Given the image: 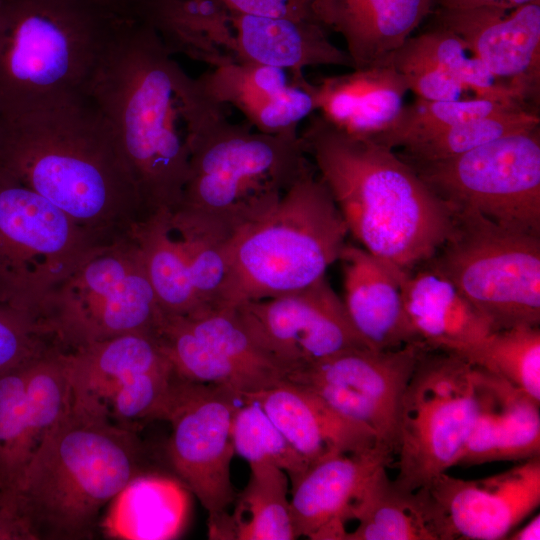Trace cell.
<instances>
[{
	"label": "cell",
	"instance_id": "obj_1",
	"mask_svg": "<svg viewBox=\"0 0 540 540\" xmlns=\"http://www.w3.org/2000/svg\"><path fill=\"white\" fill-rule=\"evenodd\" d=\"M87 95L111 130L146 218L174 212L187 177L192 136L220 104L139 17L115 20Z\"/></svg>",
	"mask_w": 540,
	"mask_h": 540
},
{
	"label": "cell",
	"instance_id": "obj_2",
	"mask_svg": "<svg viewBox=\"0 0 540 540\" xmlns=\"http://www.w3.org/2000/svg\"><path fill=\"white\" fill-rule=\"evenodd\" d=\"M0 168L110 244L146 218L111 130L88 95L0 117Z\"/></svg>",
	"mask_w": 540,
	"mask_h": 540
},
{
	"label": "cell",
	"instance_id": "obj_3",
	"mask_svg": "<svg viewBox=\"0 0 540 540\" xmlns=\"http://www.w3.org/2000/svg\"><path fill=\"white\" fill-rule=\"evenodd\" d=\"M299 137L349 233L372 255L409 273L449 236L454 211L394 149L349 134L319 113Z\"/></svg>",
	"mask_w": 540,
	"mask_h": 540
},
{
	"label": "cell",
	"instance_id": "obj_4",
	"mask_svg": "<svg viewBox=\"0 0 540 540\" xmlns=\"http://www.w3.org/2000/svg\"><path fill=\"white\" fill-rule=\"evenodd\" d=\"M146 458L133 428L72 397L7 490L32 540L92 539L103 509L147 475Z\"/></svg>",
	"mask_w": 540,
	"mask_h": 540
},
{
	"label": "cell",
	"instance_id": "obj_5",
	"mask_svg": "<svg viewBox=\"0 0 540 540\" xmlns=\"http://www.w3.org/2000/svg\"><path fill=\"white\" fill-rule=\"evenodd\" d=\"M212 110L194 132L174 226L220 245L269 213L313 166L298 131L271 135Z\"/></svg>",
	"mask_w": 540,
	"mask_h": 540
},
{
	"label": "cell",
	"instance_id": "obj_6",
	"mask_svg": "<svg viewBox=\"0 0 540 540\" xmlns=\"http://www.w3.org/2000/svg\"><path fill=\"white\" fill-rule=\"evenodd\" d=\"M119 17L88 0H3L0 117L87 95Z\"/></svg>",
	"mask_w": 540,
	"mask_h": 540
},
{
	"label": "cell",
	"instance_id": "obj_7",
	"mask_svg": "<svg viewBox=\"0 0 540 540\" xmlns=\"http://www.w3.org/2000/svg\"><path fill=\"white\" fill-rule=\"evenodd\" d=\"M348 233L313 165L269 213L224 243L226 275L213 309L233 310L311 285L339 260Z\"/></svg>",
	"mask_w": 540,
	"mask_h": 540
},
{
	"label": "cell",
	"instance_id": "obj_8",
	"mask_svg": "<svg viewBox=\"0 0 540 540\" xmlns=\"http://www.w3.org/2000/svg\"><path fill=\"white\" fill-rule=\"evenodd\" d=\"M449 236L423 265L449 280L493 330L540 324V237L457 209Z\"/></svg>",
	"mask_w": 540,
	"mask_h": 540
},
{
	"label": "cell",
	"instance_id": "obj_9",
	"mask_svg": "<svg viewBox=\"0 0 540 540\" xmlns=\"http://www.w3.org/2000/svg\"><path fill=\"white\" fill-rule=\"evenodd\" d=\"M162 312L130 235L89 256L42 303L35 322L65 351L121 335H154Z\"/></svg>",
	"mask_w": 540,
	"mask_h": 540
},
{
	"label": "cell",
	"instance_id": "obj_10",
	"mask_svg": "<svg viewBox=\"0 0 540 540\" xmlns=\"http://www.w3.org/2000/svg\"><path fill=\"white\" fill-rule=\"evenodd\" d=\"M106 245L0 168L1 305L35 321L45 299Z\"/></svg>",
	"mask_w": 540,
	"mask_h": 540
},
{
	"label": "cell",
	"instance_id": "obj_11",
	"mask_svg": "<svg viewBox=\"0 0 540 540\" xmlns=\"http://www.w3.org/2000/svg\"><path fill=\"white\" fill-rule=\"evenodd\" d=\"M476 412L474 365L426 350L404 391L397 430V476L408 491L428 489L456 466Z\"/></svg>",
	"mask_w": 540,
	"mask_h": 540
},
{
	"label": "cell",
	"instance_id": "obj_12",
	"mask_svg": "<svg viewBox=\"0 0 540 540\" xmlns=\"http://www.w3.org/2000/svg\"><path fill=\"white\" fill-rule=\"evenodd\" d=\"M408 164L452 210L540 237V126L454 157Z\"/></svg>",
	"mask_w": 540,
	"mask_h": 540
},
{
	"label": "cell",
	"instance_id": "obj_13",
	"mask_svg": "<svg viewBox=\"0 0 540 540\" xmlns=\"http://www.w3.org/2000/svg\"><path fill=\"white\" fill-rule=\"evenodd\" d=\"M242 400L228 387L181 377L165 417L168 461L207 511L208 524L228 512L237 495L230 473L232 424Z\"/></svg>",
	"mask_w": 540,
	"mask_h": 540
},
{
	"label": "cell",
	"instance_id": "obj_14",
	"mask_svg": "<svg viewBox=\"0 0 540 540\" xmlns=\"http://www.w3.org/2000/svg\"><path fill=\"white\" fill-rule=\"evenodd\" d=\"M426 350L421 343L390 350L352 349L305 365L287 381L310 388L345 416L369 427L378 444L395 452L402 397Z\"/></svg>",
	"mask_w": 540,
	"mask_h": 540
},
{
	"label": "cell",
	"instance_id": "obj_15",
	"mask_svg": "<svg viewBox=\"0 0 540 540\" xmlns=\"http://www.w3.org/2000/svg\"><path fill=\"white\" fill-rule=\"evenodd\" d=\"M233 310L287 378L310 363L344 351L370 348L325 276L297 291L248 301Z\"/></svg>",
	"mask_w": 540,
	"mask_h": 540
},
{
	"label": "cell",
	"instance_id": "obj_16",
	"mask_svg": "<svg viewBox=\"0 0 540 540\" xmlns=\"http://www.w3.org/2000/svg\"><path fill=\"white\" fill-rule=\"evenodd\" d=\"M434 23L458 35L528 109L540 106V0L516 7H438Z\"/></svg>",
	"mask_w": 540,
	"mask_h": 540
},
{
	"label": "cell",
	"instance_id": "obj_17",
	"mask_svg": "<svg viewBox=\"0 0 540 540\" xmlns=\"http://www.w3.org/2000/svg\"><path fill=\"white\" fill-rule=\"evenodd\" d=\"M428 491L446 540L506 539L540 505V456L477 480L445 472Z\"/></svg>",
	"mask_w": 540,
	"mask_h": 540
},
{
	"label": "cell",
	"instance_id": "obj_18",
	"mask_svg": "<svg viewBox=\"0 0 540 540\" xmlns=\"http://www.w3.org/2000/svg\"><path fill=\"white\" fill-rule=\"evenodd\" d=\"M67 363L73 397L103 412L112 402L166 387L177 374L155 337L141 332L67 351Z\"/></svg>",
	"mask_w": 540,
	"mask_h": 540
},
{
	"label": "cell",
	"instance_id": "obj_19",
	"mask_svg": "<svg viewBox=\"0 0 540 540\" xmlns=\"http://www.w3.org/2000/svg\"><path fill=\"white\" fill-rule=\"evenodd\" d=\"M392 453L377 444L311 464L291 485L290 514L296 539L340 540L352 504L373 475L388 467Z\"/></svg>",
	"mask_w": 540,
	"mask_h": 540
},
{
	"label": "cell",
	"instance_id": "obj_20",
	"mask_svg": "<svg viewBox=\"0 0 540 540\" xmlns=\"http://www.w3.org/2000/svg\"><path fill=\"white\" fill-rule=\"evenodd\" d=\"M474 379L475 417L456 466L540 456V402L477 366Z\"/></svg>",
	"mask_w": 540,
	"mask_h": 540
},
{
	"label": "cell",
	"instance_id": "obj_21",
	"mask_svg": "<svg viewBox=\"0 0 540 540\" xmlns=\"http://www.w3.org/2000/svg\"><path fill=\"white\" fill-rule=\"evenodd\" d=\"M257 404L309 466L324 458L360 452L378 444L375 433L291 381L242 396Z\"/></svg>",
	"mask_w": 540,
	"mask_h": 540
},
{
	"label": "cell",
	"instance_id": "obj_22",
	"mask_svg": "<svg viewBox=\"0 0 540 540\" xmlns=\"http://www.w3.org/2000/svg\"><path fill=\"white\" fill-rule=\"evenodd\" d=\"M197 80L214 102L234 106L262 133L298 131L299 123L316 111L309 88L292 83L280 68L235 61L210 68Z\"/></svg>",
	"mask_w": 540,
	"mask_h": 540
},
{
	"label": "cell",
	"instance_id": "obj_23",
	"mask_svg": "<svg viewBox=\"0 0 540 540\" xmlns=\"http://www.w3.org/2000/svg\"><path fill=\"white\" fill-rule=\"evenodd\" d=\"M339 261L344 273L343 303L353 326L370 348L390 350L423 344L405 308L401 289L404 272L364 248L348 244Z\"/></svg>",
	"mask_w": 540,
	"mask_h": 540
},
{
	"label": "cell",
	"instance_id": "obj_24",
	"mask_svg": "<svg viewBox=\"0 0 540 540\" xmlns=\"http://www.w3.org/2000/svg\"><path fill=\"white\" fill-rule=\"evenodd\" d=\"M436 0H312L313 18L338 33L353 69L391 61L433 12Z\"/></svg>",
	"mask_w": 540,
	"mask_h": 540
},
{
	"label": "cell",
	"instance_id": "obj_25",
	"mask_svg": "<svg viewBox=\"0 0 540 540\" xmlns=\"http://www.w3.org/2000/svg\"><path fill=\"white\" fill-rule=\"evenodd\" d=\"M405 308L429 349L469 363L494 331L488 320L446 278L420 266L401 278Z\"/></svg>",
	"mask_w": 540,
	"mask_h": 540
},
{
	"label": "cell",
	"instance_id": "obj_26",
	"mask_svg": "<svg viewBox=\"0 0 540 540\" xmlns=\"http://www.w3.org/2000/svg\"><path fill=\"white\" fill-rule=\"evenodd\" d=\"M316 111L345 132L373 137L395 121L409 92L405 77L390 62L309 81Z\"/></svg>",
	"mask_w": 540,
	"mask_h": 540
},
{
	"label": "cell",
	"instance_id": "obj_27",
	"mask_svg": "<svg viewBox=\"0 0 540 540\" xmlns=\"http://www.w3.org/2000/svg\"><path fill=\"white\" fill-rule=\"evenodd\" d=\"M231 22L238 61L283 69L290 73L293 83L305 77L307 67L353 69L346 50L333 44L327 30L315 19L263 17L231 11Z\"/></svg>",
	"mask_w": 540,
	"mask_h": 540
},
{
	"label": "cell",
	"instance_id": "obj_28",
	"mask_svg": "<svg viewBox=\"0 0 540 540\" xmlns=\"http://www.w3.org/2000/svg\"><path fill=\"white\" fill-rule=\"evenodd\" d=\"M380 468L352 504L346 519L356 522L341 540H446L428 489L398 487ZM345 523V525H346Z\"/></svg>",
	"mask_w": 540,
	"mask_h": 540
},
{
	"label": "cell",
	"instance_id": "obj_29",
	"mask_svg": "<svg viewBox=\"0 0 540 540\" xmlns=\"http://www.w3.org/2000/svg\"><path fill=\"white\" fill-rule=\"evenodd\" d=\"M167 50L216 68L238 61L231 11L218 0H154L141 6Z\"/></svg>",
	"mask_w": 540,
	"mask_h": 540
},
{
	"label": "cell",
	"instance_id": "obj_30",
	"mask_svg": "<svg viewBox=\"0 0 540 540\" xmlns=\"http://www.w3.org/2000/svg\"><path fill=\"white\" fill-rule=\"evenodd\" d=\"M249 481L234 510L208 524L210 539H296L287 498V474L270 463H252Z\"/></svg>",
	"mask_w": 540,
	"mask_h": 540
},
{
	"label": "cell",
	"instance_id": "obj_31",
	"mask_svg": "<svg viewBox=\"0 0 540 540\" xmlns=\"http://www.w3.org/2000/svg\"><path fill=\"white\" fill-rule=\"evenodd\" d=\"M171 212L141 221L131 232L163 315L187 316L201 311L187 265L170 225Z\"/></svg>",
	"mask_w": 540,
	"mask_h": 540
},
{
	"label": "cell",
	"instance_id": "obj_32",
	"mask_svg": "<svg viewBox=\"0 0 540 540\" xmlns=\"http://www.w3.org/2000/svg\"><path fill=\"white\" fill-rule=\"evenodd\" d=\"M176 373L189 381L225 386L241 397L267 386L196 335L180 316L162 315L153 335Z\"/></svg>",
	"mask_w": 540,
	"mask_h": 540
},
{
	"label": "cell",
	"instance_id": "obj_33",
	"mask_svg": "<svg viewBox=\"0 0 540 540\" xmlns=\"http://www.w3.org/2000/svg\"><path fill=\"white\" fill-rule=\"evenodd\" d=\"M401 47L434 64L475 97L528 109L489 72L458 35L442 25L434 23L426 31L409 37Z\"/></svg>",
	"mask_w": 540,
	"mask_h": 540
},
{
	"label": "cell",
	"instance_id": "obj_34",
	"mask_svg": "<svg viewBox=\"0 0 540 540\" xmlns=\"http://www.w3.org/2000/svg\"><path fill=\"white\" fill-rule=\"evenodd\" d=\"M30 361L0 373L1 489H12L17 484L41 443L27 394V365Z\"/></svg>",
	"mask_w": 540,
	"mask_h": 540
},
{
	"label": "cell",
	"instance_id": "obj_35",
	"mask_svg": "<svg viewBox=\"0 0 540 540\" xmlns=\"http://www.w3.org/2000/svg\"><path fill=\"white\" fill-rule=\"evenodd\" d=\"M540 126V116L521 107L460 122L397 153L407 163H424L454 157L500 137Z\"/></svg>",
	"mask_w": 540,
	"mask_h": 540
},
{
	"label": "cell",
	"instance_id": "obj_36",
	"mask_svg": "<svg viewBox=\"0 0 540 540\" xmlns=\"http://www.w3.org/2000/svg\"><path fill=\"white\" fill-rule=\"evenodd\" d=\"M512 107L521 106L475 96L470 99L451 101H429L417 98L412 103L404 105L388 129L370 138L391 149L403 148L460 122Z\"/></svg>",
	"mask_w": 540,
	"mask_h": 540
},
{
	"label": "cell",
	"instance_id": "obj_37",
	"mask_svg": "<svg viewBox=\"0 0 540 540\" xmlns=\"http://www.w3.org/2000/svg\"><path fill=\"white\" fill-rule=\"evenodd\" d=\"M471 364L495 374L540 402V328L517 325L493 331Z\"/></svg>",
	"mask_w": 540,
	"mask_h": 540
},
{
	"label": "cell",
	"instance_id": "obj_38",
	"mask_svg": "<svg viewBox=\"0 0 540 540\" xmlns=\"http://www.w3.org/2000/svg\"><path fill=\"white\" fill-rule=\"evenodd\" d=\"M180 317L191 331L248 370L267 388L287 381L286 373L257 345L235 310L205 309Z\"/></svg>",
	"mask_w": 540,
	"mask_h": 540
},
{
	"label": "cell",
	"instance_id": "obj_39",
	"mask_svg": "<svg viewBox=\"0 0 540 540\" xmlns=\"http://www.w3.org/2000/svg\"><path fill=\"white\" fill-rule=\"evenodd\" d=\"M235 453L249 464L270 463L282 469L294 484L309 464L265 412L253 402H244L232 424Z\"/></svg>",
	"mask_w": 540,
	"mask_h": 540
},
{
	"label": "cell",
	"instance_id": "obj_40",
	"mask_svg": "<svg viewBox=\"0 0 540 540\" xmlns=\"http://www.w3.org/2000/svg\"><path fill=\"white\" fill-rule=\"evenodd\" d=\"M54 344L30 317L0 304V373L30 361Z\"/></svg>",
	"mask_w": 540,
	"mask_h": 540
},
{
	"label": "cell",
	"instance_id": "obj_41",
	"mask_svg": "<svg viewBox=\"0 0 540 540\" xmlns=\"http://www.w3.org/2000/svg\"><path fill=\"white\" fill-rule=\"evenodd\" d=\"M391 63L401 73L417 98L429 101L463 99L467 91L461 83L445 74L434 64L399 48L391 57Z\"/></svg>",
	"mask_w": 540,
	"mask_h": 540
},
{
	"label": "cell",
	"instance_id": "obj_42",
	"mask_svg": "<svg viewBox=\"0 0 540 540\" xmlns=\"http://www.w3.org/2000/svg\"><path fill=\"white\" fill-rule=\"evenodd\" d=\"M229 10L263 17L313 18L312 0H218Z\"/></svg>",
	"mask_w": 540,
	"mask_h": 540
},
{
	"label": "cell",
	"instance_id": "obj_43",
	"mask_svg": "<svg viewBox=\"0 0 540 540\" xmlns=\"http://www.w3.org/2000/svg\"><path fill=\"white\" fill-rule=\"evenodd\" d=\"M0 540H32L7 489L0 488Z\"/></svg>",
	"mask_w": 540,
	"mask_h": 540
},
{
	"label": "cell",
	"instance_id": "obj_44",
	"mask_svg": "<svg viewBox=\"0 0 540 540\" xmlns=\"http://www.w3.org/2000/svg\"><path fill=\"white\" fill-rule=\"evenodd\" d=\"M536 0H436L440 7L448 9H469L481 6L516 7Z\"/></svg>",
	"mask_w": 540,
	"mask_h": 540
},
{
	"label": "cell",
	"instance_id": "obj_45",
	"mask_svg": "<svg viewBox=\"0 0 540 540\" xmlns=\"http://www.w3.org/2000/svg\"><path fill=\"white\" fill-rule=\"evenodd\" d=\"M119 16L135 17L136 8L133 0H88Z\"/></svg>",
	"mask_w": 540,
	"mask_h": 540
},
{
	"label": "cell",
	"instance_id": "obj_46",
	"mask_svg": "<svg viewBox=\"0 0 540 540\" xmlns=\"http://www.w3.org/2000/svg\"><path fill=\"white\" fill-rule=\"evenodd\" d=\"M506 539L510 540H539L540 539V515L537 513L524 526L514 529Z\"/></svg>",
	"mask_w": 540,
	"mask_h": 540
},
{
	"label": "cell",
	"instance_id": "obj_47",
	"mask_svg": "<svg viewBox=\"0 0 540 540\" xmlns=\"http://www.w3.org/2000/svg\"><path fill=\"white\" fill-rule=\"evenodd\" d=\"M151 1H154V0H133L134 5H135V7H136V11H138V9H139L142 5L147 4V3L151 2Z\"/></svg>",
	"mask_w": 540,
	"mask_h": 540
},
{
	"label": "cell",
	"instance_id": "obj_48",
	"mask_svg": "<svg viewBox=\"0 0 540 540\" xmlns=\"http://www.w3.org/2000/svg\"><path fill=\"white\" fill-rule=\"evenodd\" d=\"M2 3H3V0H0V10H1V7H2Z\"/></svg>",
	"mask_w": 540,
	"mask_h": 540
}]
</instances>
